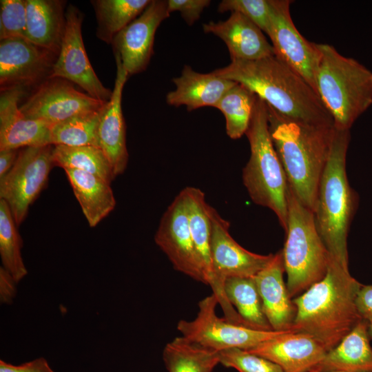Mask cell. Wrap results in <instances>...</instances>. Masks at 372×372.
Listing matches in <instances>:
<instances>
[{"label":"cell","mask_w":372,"mask_h":372,"mask_svg":"<svg viewBox=\"0 0 372 372\" xmlns=\"http://www.w3.org/2000/svg\"><path fill=\"white\" fill-rule=\"evenodd\" d=\"M213 72L244 85L285 117L311 125L334 126L312 87L275 54L254 61L231 60Z\"/></svg>","instance_id":"obj_1"},{"label":"cell","mask_w":372,"mask_h":372,"mask_svg":"<svg viewBox=\"0 0 372 372\" xmlns=\"http://www.w3.org/2000/svg\"><path fill=\"white\" fill-rule=\"evenodd\" d=\"M362 286L331 258L323 279L293 299V330L311 335L330 351L362 320L355 303Z\"/></svg>","instance_id":"obj_2"},{"label":"cell","mask_w":372,"mask_h":372,"mask_svg":"<svg viewBox=\"0 0 372 372\" xmlns=\"http://www.w3.org/2000/svg\"><path fill=\"white\" fill-rule=\"evenodd\" d=\"M267 105L271 137L288 185L300 202L313 212L331 152L334 126L298 122Z\"/></svg>","instance_id":"obj_3"},{"label":"cell","mask_w":372,"mask_h":372,"mask_svg":"<svg viewBox=\"0 0 372 372\" xmlns=\"http://www.w3.org/2000/svg\"><path fill=\"white\" fill-rule=\"evenodd\" d=\"M350 138V130H334L313 211L318 231L331 257L347 270L348 233L358 207V194L350 186L346 171Z\"/></svg>","instance_id":"obj_4"},{"label":"cell","mask_w":372,"mask_h":372,"mask_svg":"<svg viewBox=\"0 0 372 372\" xmlns=\"http://www.w3.org/2000/svg\"><path fill=\"white\" fill-rule=\"evenodd\" d=\"M318 47L321 56L316 74V93L331 114L334 128L350 130L372 105V72L332 45Z\"/></svg>","instance_id":"obj_5"},{"label":"cell","mask_w":372,"mask_h":372,"mask_svg":"<svg viewBox=\"0 0 372 372\" xmlns=\"http://www.w3.org/2000/svg\"><path fill=\"white\" fill-rule=\"evenodd\" d=\"M245 134L251 155L242 170L243 184L252 201L271 209L286 231L288 183L271 137L267 103L257 95Z\"/></svg>","instance_id":"obj_6"},{"label":"cell","mask_w":372,"mask_h":372,"mask_svg":"<svg viewBox=\"0 0 372 372\" xmlns=\"http://www.w3.org/2000/svg\"><path fill=\"white\" fill-rule=\"evenodd\" d=\"M288 220L282 250L287 287L293 299L325 276L331 256L316 227L313 212L287 187Z\"/></svg>","instance_id":"obj_7"},{"label":"cell","mask_w":372,"mask_h":372,"mask_svg":"<svg viewBox=\"0 0 372 372\" xmlns=\"http://www.w3.org/2000/svg\"><path fill=\"white\" fill-rule=\"evenodd\" d=\"M211 223V254L214 277L213 294L229 322L247 327L245 322L228 300L224 289L225 282L230 278H253L264 269L273 254L260 255L251 252L231 237L229 223L209 206Z\"/></svg>","instance_id":"obj_8"},{"label":"cell","mask_w":372,"mask_h":372,"mask_svg":"<svg viewBox=\"0 0 372 372\" xmlns=\"http://www.w3.org/2000/svg\"><path fill=\"white\" fill-rule=\"evenodd\" d=\"M218 304L213 293L200 301L198 314L193 320L178 322L177 329L182 336L205 348L220 352L234 348L249 350L285 332L260 331L230 323L217 316Z\"/></svg>","instance_id":"obj_9"},{"label":"cell","mask_w":372,"mask_h":372,"mask_svg":"<svg viewBox=\"0 0 372 372\" xmlns=\"http://www.w3.org/2000/svg\"><path fill=\"white\" fill-rule=\"evenodd\" d=\"M52 145L20 150L13 167L0 178V199L9 206L19 227L30 206L45 187L54 165Z\"/></svg>","instance_id":"obj_10"},{"label":"cell","mask_w":372,"mask_h":372,"mask_svg":"<svg viewBox=\"0 0 372 372\" xmlns=\"http://www.w3.org/2000/svg\"><path fill=\"white\" fill-rule=\"evenodd\" d=\"M289 0H269L270 21L267 34L274 54L298 73L316 91V74L320 59L318 43L305 39L296 28Z\"/></svg>","instance_id":"obj_11"},{"label":"cell","mask_w":372,"mask_h":372,"mask_svg":"<svg viewBox=\"0 0 372 372\" xmlns=\"http://www.w3.org/2000/svg\"><path fill=\"white\" fill-rule=\"evenodd\" d=\"M66 24L62 44L48 78H60L81 87L86 94L108 102L112 90L105 87L87 56L81 34L83 14L73 5L65 11Z\"/></svg>","instance_id":"obj_12"},{"label":"cell","mask_w":372,"mask_h":372,"mask_svg":"<svg viewBox=\"0 0 372 372\" xmlns=\"http://www.w3.org/2000/svg\"><path fill=\"white\" fill-rule=\"evenodd\" d=\"M103 102L60 78H47L20 107L27 117L50 126L103 107Z\"/></svg>","instance_id":"obj_13"},{"label":"cell","mask_w":372,"mask_h":372,"mask_svg":"<svg viewBox=\"0 0 372 372\" xmlns=\"http://www.w3.org/2000/svg\"><path fill=\"white\" fill-rule=\"evenodd\" d=\"M154 240L176 270L206 284L192 238L183 191L176 196L163 214Z\"/></svg>","instance_id":"obj_14"},{"label":"cell","mask_w":372,"mask_h":372,"mask_svg":"<svg viewBox=\"0 0 372 372\" xmlns=\"http://www.w3.org/2000/svg\"><path fill=\"white\" fill-rule=\"evenodd\" d=\"M167 1L152 0L144 11L114 38V54L121 59L128 76L144 71L153 54L155 33L169 17Z\"/></svg>","instance_id":"obj_15"},{"label":"cell","mask_w":372,"mask_h":372,"mask_svg":"<svg viewBox=\"0 0 372 372\" xmlns=\"http://www.w3.org/2000/svg\"><path fill=\"white\" fill-rule=\"evenodd\" d=\"M57 55L19 38L0 41L1 91L34 83L49 76Z\"/></svg>","instance_id":"obj_16"},{"label":"cell","mask_w":372,"mask_h":372,"mask_svg":"<svg viewBox=\"0 0 372 372\" xmlns=\"http://www.w3.org/2000/svg\"><path fill=\"white\" fill-rule=\"evenodd\" d=\"M246 351L271 360L281 367L283 372H309L327 352L311 335L293 330L285 331Z\"/></svg>","instance_id":"obj_17"},{"label":"cell","mask_w":372,"mask_h":372,"mask_svg":"<svg viewBox=\"0 0 372 372\" xmlns=\"http://www.w3.org/2000/svg\"><path fill=\"white\" fill-rule=\"evenodd\" d=\"M116 75L111 99L105 105L99 125V147L105 154L116 178L127 165L125 123L122 112V93L128 74L121 59L114 54Z\"/></svg>","instance_id":"obj_18"},{"label":"cell","mask_w":372,"mask_h":372,"mask_svg":"<svg viewBox=\"0 0 372 372\" xmlns=\"http://www.w3.org/2000/svg\"><path fill=\"white\" fill-rule=\"evenodd\" d=\"M23 94L20 87L1 92L0 150L51 145V126L21 112L19 103Z\"/></svg>","instance_id":"obj_19"},{"label":"cell","mask_w":372,"mask_h":372,"mask_svg":"<svg viewBox=\"0 0 372 372\" xmlns=\"http://www.w3.org/2000/svg\"><path fill=\"white\" fill-rule=\"evenodd\" d=\"M285 271L283 254L280 250L253 277L265 316L273 330L276 331L293 330L296 316V307L283 279Z\"/></svg>","instance_id":"obj_20"},{"label":"cell","mask_w":372,"mask_h":372,"mask_svg":"<svg viewBox=\"0 0 372 372\" xmlns=\"http://www.w3.org/2000/svg\"><path fill=\"white\" fill-rule=\"evenodd\" d=\"M203 29L225 42L231 60L254 61L274 55L262 31L239 12H231L225 21L204 23Z\"/></svg>","instance_id":"obj_21"},{"label":"cell","mask_w":372,"mask_h":372,"mask_svg":"<svg viewBox=\"0 0 372 372\" xmlns=\"http://www.w3.org/2000/svg\"><path fill=\"white\" fill-rule=\"evenodd\" d=\"M175 90L168 92L167 103L172 106L185 105L189 111L215 107L225 93L236 82L222 78L214 72L203 74L185 65L181 75L172 79Z\"/></svg>","instance_id":"obj_22"},{"label":"cell","mask_w":372,"mask_h":372,"mask_svg":"<svg viewBox=\"0 0 372 372\" xmlns=\"http://www.w3.org/2000/svg\"><path fill=\"white\" fill-rule=\"evenodd\" d=\"M65 1L26 0L27 39L58 55L66 24Z\"/></svg>","instance_id":"obj_23"},{"label":"cell","mask_w":372,"mask_h":372,"mask_svg":"<svg viewBox=\"0 0 372 372\" xmlns=\"http://www.w3.org/2000/svg\"><path fill=\"white\" fill-rule=\"evenodd\" d=\"M369 322L362 320L340 342L327 351L313 369L318 372H372V347Z\"/></svg>","instance_id":"obj_24"},{"label":"cell","mask_w":372,"mask_h":372,"mask_svg":"<svg viewBox=\"0 0 372 372\" xmlns=\"http://www.w3.org/2000/svg\"><path fill=\"white\" fill-rule=\"evenodd\" d=\"M64 171L89 225L96 226L116 205L110 183L85 172Z\"/></svg>","instance_id":"obj_25"},{"label":"cell","mask_w":372,"mask_h":372,"mask_svg":"<svg viewBox=\"0 0 372 372\" xmlns=\"http://www.w3.org/2000/svg\"><path fill=\"white\" fill-rule=\"evenodd\" d=\"M182 191L185 197L192 238L206 285L212 288L214 277L211 254V223L209 214L210 205L206 202L205 194L200 189L187 187Z\"/></svg>","instance_id":"obj_26"},{"label":"cell","mask_w":372,"mask_h":372,"mask_svg":"<svg viewBox=\"0 0 372 372\" xmlns=\"http://www.w3.org/2000/svg\"><path fill=\"white\" fill-rule=\"evenodd\" d=\"M163 359L168 372H212L220 363L218 352L183 336L165 345Z\"/></svg>","instance_id":"obj_27"},{"label":"cell","mask_w":372,"mask_h":372,"mask_svg":"<svg viewBox=\"0 0 372 372\" xmlns=\"http://www.w3.org/2000/svg\"><path fill=\"white\" fill-rule=\"evenodd\" d=\"M151 0L91 1L96 13V37L110 44L114 37L138 17Z\"/></svg>","instance_id":"obj_28"},{"label":"cell","mask_w":372,"mask_h":372,"mask_svg":"<svg viewBox=\"0 0 372 372\" xmlns=\"http://www.w3.org/2000/svg\"><path fill=\"white\" fill-rule=\"evenodd\" d=\"M224 289L228 300L249 328L273 331L264 313L254 278H228Z\"/></svg>","instance_id":"obj_29"},{"label":"cell","mask_w":372,"mask_h":372,"mask_svg":"<svg viewBox=\"0 0 372 372\" xmlns=\"http://www.w3.org/2000/svg\"><path fill=\"white\" fill-rule=\"evenodd\" d=\"M55 166L63 169H77L100 177L110 183L114 178L112 167L100 147L94 146L53 145Z\"/></svg>","instance_id":"obj_30"},{"label":"cell","mask_w":372,"mask_h":372,"mask_svg":"<svg viewBox=\"0 0 372 372\" xmlns=\"http://www.w3.org/2000/svg\"><path fill=\"white\" fill-rule=\"evenodd\" d=\"M256 99V94L236 83L215 105L225 118L226 132L229 138L238 139L245 134Z\"/></svg>","instance_id":"obj_31"},{"label":"cell","mask_w":372,"mask_h":372,"mask_svg":"<svg viewBox=\"0 0 372 372\" xmlns=\"http://www.w3.org/2000/svg\"><path fill=\"white\" fill-rule=\"evenodd\" d=\"M103 107L99 110L76 116L52 125L50 127V144L52 145L100 147L99 125Z\"/></svg>","instance_id":"obj_32"},{"label":"cell","mask_w":372,"mask_h":372,"mask_svg":"<svg viewBox=\"0 0 372 372\" xmlns=\"http://www.w3.org/2000/svg\"><path fill=\"white\" fill-rule=\"evenodd\" d=\"M10 209L0 199V256L2 267L19 282L28 273L21 256L22 240Z\"/></svg>","instance_id":"obj_33"},{"label":"cell","mask_w":372,"mask_h":372,"mask_svg":"<svg viewBox=\"0 0 372 372\" xmlns=\"http://www.w3.org/2000/svg\"><path fill=\"white\" fill-rule=\"evenodd\" d=\"M0 4V39L28 40L26 0H1Z\"/></svg>","instance_id":"obj_34"},{"label":"cell","mask_w":372,"mask_h":372,"mask_svg":"<svg viewBox=\"0 0 372 372\" xmlns=\"http://www.w3.org/2000/svg\"><path fill=\"white\" fill-rule=\"evenodd\" d=\"M220 363L239 372H283L278 364L248 351L234 348L218 352Z\"/></svg>","instance_id":"obj_35"},{"label":"cell","mask_w":372,"mask_h":372,"mask_svg":"<svg viewBox=\"0 0 372 372\" xmlns=\"http://www.w3.org/2000/svg\"><path fill=\"white\" fill-rule=\"evenodd\" d=\"M219 12H239L254 22L267 34L271 6L269 0H223L218 7Z\"/></svg>","instance_id":"obj_36"},{"label":"cell","mask_w":372,"mask_h":372,"mask_svg":"<svg viewBox=\"0 0 372 372\" xmlns=\"http://www.w3.org/2000/svg\"><path fill=\"white\" fill-rule=\"evenodd\" d=\"M210 3L209 0H168L167 6L169 13L179 12L186 23L192 25Z\"/></svg>","instance_id":"obj_37"},{"label":"cell","mask_w":372,"mask_h":372,"mask_svg":"<svg viewBox=\"0 0 372 372\" xmlns=\"http://www.w3.org/2000/svg\"><path fill=\"white\" fill-rule=\"evenodd\" d=\"M0 372H54L44 358H39L19 365L0 360Z\"/></svg>","instance_id":"obj_38"},{"label":"cell","mask_w":372,"mask_h":372,"mask_svg":"<svg viewBox=\"0 0 372 372\" xmlns=\"http://www.w3.org/2000/svg\"><path fill=\"white\" fill-rule=\"evenodd\" d=\"M358 311L362 320L372 322V285H363L355 300Z\"/></svg>","instance_id":"obj_39"},{"label":"cell","mask_w":372,"mask_h":372,"mask_svg":"<svg viewBox=\"0 0 372 372\" xmlns=\"http://www.w3.org/2000/svg\"><path fill=\"white\" fill-rule=\"evenodd\" d=\"M17 283L10 273L0 267V300L2 304L12 302L17 293Z\"/></svg>","instance_id":"obj_40"},{"label":"cell","mask_w":372,"mask_h":372,"mask_svg":"<svg viewBox=\"0 0 372 372\" xmlns=\"http://www.w3.org/2000/svg\"><path fill=\"white\" fill-rule=\"evenodd\" d=\"M19 152V149L0 150V178L4 176L13 167Z\"/></svg>","instance_id":"obj_41"},{"label":"cell","mask_w":372,"mask_h":372,"mask_svg":"<svg viewBox=\"0 0 372 372\" xmlns=\"http://www.w3.org/2000/svg\"><path fill=\"white\" fill-rule=\"evenodd\" d=\"M368 331H369V338L372 340V322H369Z\"/></svg>","instance_id":"obj_42"},{"label":"cell","mask_w":372,"mask_h":372,"mask_svg":"<svg viewBox=\"0 0 372 372\" xmlns=\"http://www.w3.org/2000/svg\"><path fill=\"white\" fill-rule=\"evenodd\" d=\"M309 372H318V371H315V370H311ZM332 372H342V371H332Z\"/></svg>","instance_id":"obj_43"}]
</instances>
